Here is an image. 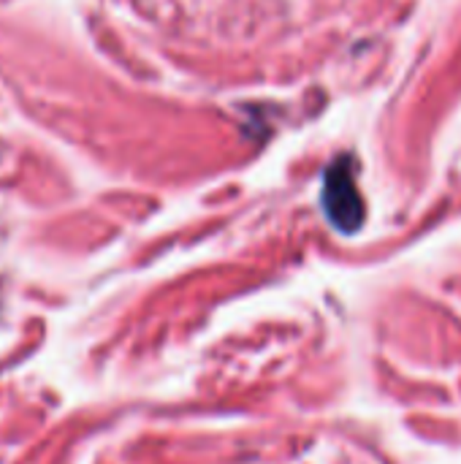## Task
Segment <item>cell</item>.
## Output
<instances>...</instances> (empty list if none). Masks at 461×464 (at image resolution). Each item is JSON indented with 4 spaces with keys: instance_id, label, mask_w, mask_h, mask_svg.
<instances>
[{
    "instance_id": "6da1fadb",
    "label": "cell",
    "mask_w": 461,
    "mask_h": 464,
    "mask_svg": "<svg viewBox=\"0 0 461 464\" xmlns=\"http://www.w3.org/2000/svg\"><path fill=\"white\" fill-rule=\"evenodd\" d=\"M323 204L326 212L331 218V223L345 231L353 234L361 223H364V201L353 185V174H351V160L342 158L329 169L326 177V190H323Z\"/></svg>"
}]
</instances>
